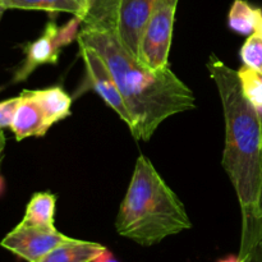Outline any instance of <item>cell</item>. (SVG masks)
Segmentation results:
<instances>
[{"label": "cell", "instance_id": "obj_1", "mask_svg": "<svg viewBox=\"0 0 262 262\" xmlns=\"http://www.w3.org/2000/svg\"><path fill=\"white\" fill-rule=\"evenodd\" d=\"M77 38L91 46L109 68L132 118L136 141H148L173 115L196 107L192 90L170 69H152L123 46L112 27L82 25Z\"/></svg>", "mask_w": 262, "mask_h": 262}, {"label": "cell", "instance_id": "obj_2", "mask_svg": "<svg viewBox=\"0 0 262 262\" xmlns=\"http://www.w3.org/2000/svg\"><path fill=\"white\" fill-rule=\"evenodd\" d=\"M207 71L216 84L225 122L223 168L229 177L242 211V243L239 257L245 260L256 222L261 183L262 138L257 110L243 95L237 71L215 54Z\"/></svg>", "mask_w": 262, "mask_h": 262}, {"label": "cell", "instance_id": "obj_3", "mask_svg": "<svg viewBox=\"0 0 262 262\" xmlns=\"http://www.w3.org/2000/svg\"><path fill=\"white\" fill-rule=\"evenodd\" d=\"M115 228L118 234L143 247L192 228L183 202L145 155L136 161Z\"/></svg>", "mask_w": 262, "mask_h": 262}, {"label": "cell", "instance_id": "obj_4", "mask_svg": "<svg viewBox=\"0 0 262 262\" xmlns=\"http://www.w3.org/2000/svg\"><path fill=\"white\" fill-rule=\"evenodd\" d=\"M82 19L74 17L59 27L55 20H49L42 35L25 46V59L15 69L12 83L26 81L36 69L43 64H56L61 49L77 41Z\"/></svg>", "mask_w": 262, "mask_h": 262}, {"label": "cell", "instance_id": "obj_5", "mask_svg": "<svg viewBox=\"0 0 262 262\" xmlns=\"http://www.w3.org/2000/svg\"><path fill=\"white\" fill-rule=\"evenodd\" d=\"M179 0H155L142 43L140 61L152 69L169 68L176 12Z\"/></svg>", "mask_w": 262, "mask_h": 262}, {"label": "cell", "instance_id": "obj_6", "mask_svg": "<svg viewBox=\"0 0 262 262\" xmlns=\"http://www.w3.org/2000/svg\"><path fill=\"white\" fill-rule=\"evenodd\" d=\"M72 239L56 228L33 227L19 223L8 233L0 246L27 262H37L53 248Z\"/></svg>", "mask_w": 262, "mask_h": 262}, {"label": "cell", "instance_id": "obj_7", "mask_svg": "<svg viewBox=\"0 0 262 262\" xmlns=\"http://www.w3.org/2000/svg\"><path fill=\"white\" fill-rule=\"evenodd\" d=\"M155 0H119L112 28L125 49L140 60L143 33L152 13Z\"/></svg>", "mask_w": 262, "mask_h": 262}, {"label": "cell", "instance_id": "obj_8", "mask_svg": "<svg viewBox=\"0 0 262 262\" xmlns=\"http://www.w3.org/2000/svg\"><path fill=\"white\" fill-rule=\"evenodd\" d=\"M77 42H78L79 54H81V58L83 60L84 69H86V77L90 87L130 128L132 118H130L129 110H128L127 105H125L123 96L120 95L117 83H115L106 64L104 63L101 56L91 46H89L79 38H77Z\"/></svg>", "mask_w": 262, "mask_h": 262}, {"label": "cell", "instance_id": "obj_9", "mask_svg": "<svg viewBox=\"0 0 262 262\" xmlns=\"http://www.w3.org/2000/svg\"><path fill=\"white\" fill-rule=\"evenodd\" d=\"M19 97L17 112L10 124L15 140L19 142L27 137H41L51 127L46 120L42 109L30 94V90L20 92Z\"/></svg>", "mask_w": 262, "mask_h": 262}, {"label": "cell", "instance_id": "obj_10", "mask_svg": "<svg viewBox=\"0 0 262 262\" xmlns=\"http://www.w3.org/2000/svg\"><path fill=\"white\" fill-rule=\"evenodd\" d=\"M0 5L5 9L71 13L83 22L91 9V0H0Z\"/></svg>", "mask_w": 262, "mask_h": 262}, {"label": "cell", "instance_id": "obj_11", "mask_svg": "<svg viewBox=\"0 0 262 262\" xmlns=\"http://www.w3.org/2000/svg\"><path fill=\"white\" fill-rule=\"evenodd\" d=\"M106 247L96 242L72 239L56 246L37 262H94Z\"/></svg>", "mask_w": 262, "mask_h": 262}, {"label": "cell", "instance_id": "obj_12", "mask_svg": "<svg viewBox=\"0 0 262 262\" xmlns=\"http://www.w3.org/2000/svg\"><path fill=\"white\" fill-rule=\"evenodd\" d=\"M30 94L37 101L50 125L64 120L71 115L72 97L60 86L42 90H30Z\"/></svg>", "mask_w": 262, "mask_h": 262}, {"label": "cell", "instance_id": "obj_13", "mask_svg": "<svg viewBox=\"0 0 262 262\" xmlns=\"http://www.w3.org/2000/svg\"><path fill=\"white\" fill-rule=\"evenodd\" d=\"M56 196L50 192H37L31 197L26 207L23 224L41 228H55L54 215H55Z\"/></svg>", "mask_w": 262, "mask_h": 262}, {"label": "cell", "instance_id": "obj_14", "mask_svg": "<svg viewBox=\"0 0 262 262\" xmlns=\"http://www.w3.org/2000/svg\"><path fill=\"white\" fill-rule=\"evenodd\" d=\"M260 8H255L246 0H234L228 15L230 30L241 35H252L257 31Z\"/></svg>", "mask_w": 262, "mask_h": 262}, {"label": "cell", "instance_id": "obj_15", "mask_svg": "<svg viewBox=\"0 0 262 262\" xmlns=\"http://www.w3.org/2000/svg\"><path fill=\"white\" fill-rule=\"evenodd\" d=\"M242 92L248 101L257 109L262 106V74L243 66L237 71Z\"/></svg>", "mask_w": 262, "mask_h": 262}, {"label": "cell", "instance_id": "obj_16", "mask_svg": "<svg viewBox=\"0 0 262 262\" xmlns=\"http://www.w3.org/2000/svg\"><path fill=\"white\" fill-rule=\"evenodd\" d=\"M119 0H91V9L82 25L112 27L115 8Z\"/></svg>", "mask_w": 262, "mask_h": 262}, {"label": "cell", "instance_id": "obj_17", "mask_svg": "<svg viewBox=\"0 0 262 262\" xmlns=\"http://www.w3.org/2000/svg\"><path fill=\"white\" fill-rule=\"evenodd\" d=\"M239 54L243 66L262 74V33L253 32L248 36Z\"/></svg>", "mask_w": 262, "mask_h": 262}, {"label": "cell", "instance_id": "obj_18", "mask_svg": "<svg viewBox=\"0 0 262 262\" xmlns=\"http://www.w3.org/2000/svg\"><path fill=\"white\" fill-rule=\"evenodd\" d=\"M262 250V160H261V183H260V193H258L257 210H256V222L255 229H253L252 239H251L250 248H248L247 256L245 260L253 261L257 252Z\"/></svg>", "mask_w": 262, "mask_h": 262}, {"label": "cell", "instance_id": "obj_19", "mask_svg": "<svg viewBox=\"0 0 262 262\" xmlns=\"http://www.w3.org/2000/svg\"><path fill=\"white\" fill-rule=\"evenodd\" d=\"M20 97H10V99L0 101V129L10 127L14 118L15 112H17L18 104H19Z\"/></svg>", "mask_w": 262, "mask_h": 262}, {"label": "cell", "instance_id": "obj_20", "mask_svg": "<svg viewBox=\"0 0 262 262\" xmlns=\"http://www.w3.org/2000/svg\"><path fill=\"white\" fill-rule=\"evenodd\" d=\"M94 262H120V261L118 260V258L115 257V256L106 248V250H105L104 252H102Z\"/></svg>", "mask_w": 262, "mask_h": 262}, {"label": "cell", "instance_id": "obj_21", "mask_svg": "<svg viewBox=\"0 0 262 262\" xmlns=\"http://www.w3.org/2000/svg\"><path fill=\"white\" fill-rule=\"evenodd\" d=\"M247 260H242L239 256H228V257L223 258V260L217 261V262H246Z\"/></svg>", "mask_w": 262, "mask_h": 262}, {"label": "cell", "instance_id": "obj_22", "mask_svg": "<svg viewBox=\"0 0 262 262\" xmlns=\"http://www.w3.org/2000/svg\"><path fill=\"white\" fill-rule=\"evenodd\" d=\"M5 147V135H4V130L0 129V154L3 152Z\"/></svg>", "mask_w": 262, "mask_h": 262}, {"label": "cell", "instance_id": "obj_23", "mask_svg": "<svg viewBox=\"0 0 262 262\" xmlns=\"http://www.w3.org/2000/svg\"><path fill=\"white\" fill-rule=\"evenodd\" d=\"M257 115H258V120H260V127H261V138H262V106L257 107Z\"/></svg>", "mask_w": 262, "mask_h": 262}, {"label": "cell", "instance_id": "obj_24", "mask_svg": "<svg viewBox=\"0 0 262 262\" xmlns=\"http://www.w3.org/2000/svg\"><path fill=\"white\" fill-rule=\"evenodd\" d=\"M256 32L262 33V8H260V19H258V26H257V31Z\"/></svg>", "mask_w": 262, "mask_h": 262}, {"label": "cell", "instance_id": "obj_25", "mask_svg": "<svg viewBox=\"0 0 262 262\" xmlns=\"http://www.w3.org/2000/svg\"><path fill=\"white\" fill-rule=\"evenodd\" d=\"M3 191H4V179L0 176V194L3 193Z\"/></svg>", "mask_w": 262, "mask_h": 262}, {"label": "cell", "instance_id": "obj_26", "mask_svg": "<svg viewBox=\"0 0 262 262\" xmlns=\"http://www.w3.org/2000/svg\"><path fill=\"white\" fill-rule=\"evenodd\" d=\"M5 8L4 7H2V5H0V20H2V17H3V14H4V12H5Z\"/></svg>", "mask_w": 262, "mask_h": 262}, {"label": "cell", "instance_id": "obj_27", "mask_svg": "<svg viewBox=\"0 0 262 262\" xmlns=\"http://www.w3.org/2000/svg\"><path fill=\"white\" fill-rule=\"evenodd\" d=\"M246 262H252V261H251V260H247Z\"/></svg>", "mask_w": 262, "mask_h": 262}]
</instances>
